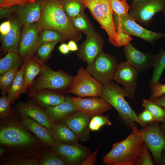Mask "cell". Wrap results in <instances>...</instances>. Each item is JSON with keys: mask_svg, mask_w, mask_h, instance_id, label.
I'll list each match as a JSON object with an SVG mask.
<instances>
[{"mask_svg": "<svg viewBox=\"0 0 165 165\" xmlns=\"http://www.w3.org/2000/svg\"><path fill=\"white\" fill-rule=\"evenodd\" d=\"M16 116L1 119L0 144L13 154L33 157L40 154L47 147L27 130Z\"/></svg>", "mask_w": 165, "mask_h": 165, "instance_id": "obj_1", "label": "cell"}, {"mask_svg": "<svg viewBox=\"0 0 165 165\" xmlns=\"http://www.w3.org/2000/svg\"><path fill=\"white\" fill-rule=\"evenodd\" d=\"M41 14L38 21L42 30L50 29L61 34L64 39L77 41L81 35L65 13L60 0L41 1Z\"/></svg>", "mask_w": 165, "mask_h": 165, "instance_id": "obj_2", "label": "cell"}, {"mask_svg": "<svg viewBox=\"0 0 165 165\" xmlns=\"http://www.w3.org/2000/svg\"><path fill=\"white\" fill-rule=\"evenodd\" d=\"M123 140L115 143L111 150L102 158L107 165H134L141 152L144 144V135L136 127Z\"/></svg>", "mask_w": 165, "mask_h": 165, "instance_id": "obj_3", "label": "cell"}, {"mask_svg": "<svg viewBox=\"0 0 165 165\" xmlns=\"http://www.w3.org/2000/svg\"><path fill=\"white\" fill-rule=\"evenodd\" d=\"M125 97H128V95L123 89L112 81L102 85L99 97L116 109L126 125L132 128L137 126V122L144 128L147 125L140 120L125 99Z\"/></svg>", "mask_w": 165, "mask_h": 165, "instance_id": "obj_4", "label": "cell"}, {"mask_svg": "<svg viewBox=\"0 0 165 165\" xmlns=\"http://www.w3.org/2000/svg\"><path fill=\"white\" fill-rule=\"evenodd\" d=\"M42 72L30 89L29 93H33L47 89L64 95L66 90L68 91L74 77L61 71H54L42 63Z\"/></svg>", "mask_w": 165, "mask_h": 165, "instance_id": "obj_5", "label": "cell"}, {"mask_svg": "<svg viewBox=\"0 0 165 165\" xmlns=\"http://www.w3.org/2000/svg\"><path fill=\"white\" fill-rule=\"evenodd\" d=\"M108 34L110 42L118 47L119 39L109 0H81Z\"/></svg>", "mask_w": 165, "mask_h": 165, "instance_id": "obj_6", "label": "cell"}, {"mask_svg": "<svg viewBox=\"0 0 165 165\" xmlns=\"http://www.w3.org/2000/svg\"><path fill=\"white\" fill-rule=\"evenodd\" d=\"M129 6L130 16L136 22L148 26L155 14L165 10V0H133Z\"/></svg>", "mask_w": 165, "mask_h": 165, "instance_id": "obj_7", "label": "cell"}, {"mask_svg": "<svg viewBox=\"0 0 165 165\" xmlns=\"http://www.w3.org/2000/svg\"><path fill=\"white\" fill-rule=\"evenodd\" d=\"M114 56L102 52L85 69L102 85L113 80L118 64Z\"/></svg>", "mask_w": 165, "mask_h": 165, "instance_id": "obj_8", "label": "cell"}, {"mask_svg": "<svg viewBox=\"0 0 165 165\" xmlns=\"http://www.w3.org/2000/svg\"><path fill=\"white\" fill-rule=\"evenodd\" d=\"M102 84L83 67L78 70L68 92L81 97H99Z\"/></svg>", "mask_w": 165, "mask_h": 165, "instance_id": "obj_9", "label": "cell"}, {"mask_svg": "<svg viewBox=\"0 0 165 165\" xmlns=\"http://www.w3.org/2000/svg\"><path fill=\"white\" fill-rule=\"evenodd\" d=\"M158 122L154 121L140 130L144 135V142L152 153L155 162L159 164L162 153L165 149V137Z\"/></svg>", "mask_w": 165, "mask_h": 165, "instance_id": "obj_10", "label": "cell"}, {"mask_svg": "<svg viewBox=\"0 0 165 165\" xmlns=\"http://www.w3.org/2000/svg\"><path fill=\"white\" fill-rule=\"evenodd\" d=\"M114 16V21L120 23L123 30L127 35L138 37L152 44L158 39L165 38V34L153 32L142 27L128 14L118 16L115 13Z\"/></svg>", "mask_w": 165, "mask_h": 165, "instance_id": "obj_11", "label": "cell"}, {"mask_svg": "<svg viewBox=\"0 0 165 165\" xmlns=\"http://www.w3.org/2000/svg\"><path fill=\"white\" fill-rule=\"evenodd\" d=\"M138 71L127 61L118 64L113 80L121 84L128 97L135 100Z\"/></svg>", "mask_w": 165, "mask_h": 165, "instance_id": "obj_12", "label": "cell"}, {"mask_svg": "<svg viewBox=\"0 0 165 165\" xmlns=\"http://www.w3.org/2000/svg\"><path fill=\"white\" fill-rule=\"evenodd\" d=\"M42 30L38 22L24 25L19 44L18 53L24 62L31 58L38 49L37 42Z\"/></svg>", "mask_w": 165, "mask_h": 165, "instance_id": "obj_13", "label": "cell"}, {"mask_svg": "<svg viewBox=\"0 0 165 165\" xmlns=\"http://www.w3.org/2000/svg\"><path fill=\"white\" fill-rule=\"evenodd\" d=\"M53 147L68 165H82L83 161L91 153L89 148L78 142L66 144L56 142Z\"/></svg>", "mask_w": 165, "mask_h": 165, "instance_id": "obj_14", "label": "cell"}, {"mask_svg": "<svg viewBox=\"0 0 165 165\" xmlns=\"http://www.w3.org/2000/svg\"><path fill=\"white\" fill-rule=\"evenodd\" d=\"M78 111L87 114L91 117L101 115L112 109V106L98 97H72Z\"/></svg>", "mask_w": 165, "mask_h": 165, "instance_id": "obj_15", "label": "cell"}, {"mask_svg": "<svg viewBox=\"0 0 165 165\" xmlns=\"http://www.w3.org/2000/svg\"><path fill=\"white\" fill-rule=\"evenodd\" d=\"M123 50L127 61L138 72H145L153 66L156 55L141 52L130 42L124 46Z\"/></svg>", "mask_w": 165, "mask_h": 165, "instance_id": "obj_16", "label": "cell"}, {"mask_svg": "<svg viewBox=\"0 0 165 165\" xmlns=\"http://www.w3.org/2000/svg\"><path fill=\"white\" fill-rule=\"evenodd\" d=\"M45 110L53 123H65L73 115L78 112L72 97L66 96L64 101L58 105L48 107Z\"/></svg>", "mask_w": 165, "mask_h": 165, "instance_id": "obj_17", "label": "cell"}, {"mask_svg": "<svg viewBox=\"0 0 165 165\" xmlns=\"http://www.w3.org/2000/svg\"><path fill=\"white\" fill-rule=\"evenodd\" d=\"M20 115L26 116L50 129L53 123L45 110L32 101L20 102L16 106Z\"/></svg>", "mask_w": 165, "mask_h": 165, "instance_id": "obj_18", "label": "cell"}, {"mask_svg": "<svg viewBox=\"0 0 165 165\" xmlns=\"http://www.w3.org/2000/svg\"><path fill=\"white\" fill-rule=\"evenodd\" d=\"M92 117L89 115L78 111L66 122L65 124L83 141L90 138L89 124Z\"/></svg>", "mask_w": 165, "mask_h": 165, "instance_id": "obj_19", "label": "cell"}, {"mask_svg": "<svg viewBox=\"0 0 165 165\" xmlns=\"http://www.w3.org/2000/svg\"><path fill=\"white\" fill-rule=\"evenodd\" d=\"M103 46L102 41L94 33L87 36L86 39L79 50V57L87 64H91L102 52Z\"/></svg>", "mask_w": 165, "mask_h": 165, "instance_id": "obj_20", "label": "cell"}, {"mask_svg": "<svg viewBox=\"0 0 165 165\" xmlns=\"http://www.w3.org/2000/svg\"><path fill=\"white\" fill-rule=\"evenodd\" d=\"M21 121L25 127L34 134L46 146L53 147L56 142L49 129L31 118L20 115Z\"/></svg>", "mask_w": 165, "mask_h": 165, "instance_id": "obj_21", "label": "cell"}, {"mask_svg": "<svg viewBox=\"0 0 165 165\" xmlns=\"http://www.w3.org/2000/svg\"><path fill=\"white\" fill-rule=\"evenodd\" d=\"M32 101L42 108L56 106L63 102L64 95L53 91L45 89L33 93H29Z\"/></svg>", "mask_w": 165, "mask_h": 165, "instance_id": "obj_22", "label": "cell"}, {"mask_svg": "<svg viewBox=\"0 0 165 165\" xmlns=\"http://www.w3.org/2000/svg\"><path fill=\"white\" fill-rule=\"evenodd\" d=\"M11 27L8 32L2 36L1 43L3 50L7 53L12 52L18 53L21 38L19 22L14 19L11 22Z\"/></svg>", "mask_w": 165, "mask_h": 165, "instance_id": "obj_23", "label": "cell"}, {"mask_svg": "<svg viewBox=\"0 0 165 165\" xmlns=\"http://www.w3.org/2000/svg\"><path fill=\"white\" fill-rule=\"evenodd\" d=\"M20 6L18 14L22 24L24 25L38 22L41 14V1L36 0Z\"/></svg>", "mask_w": 165, "mask_h": 165, "instance_id": "obj_24", "label": "cell"}, {"mask_svg": "<svg viewBox=\"0 0 165 165\" xmlns=\"http://www.w3.org/2000/svg\"><path fill=\"white\" fill-rule=\"evenodd\" d=\"M49 130L56 142L71 144L78 143L79 140L78 137L65 124L53 123Z\"/></svg>", "mask_w": 165, "mask_h": 165, "instance_id": "obj_25", "label": "cell"}, {"mask_svg": "<svg viewBox=\"0 0 165 165\" xmlns=\"http://www.w3.org/2000/svg\"><path fill=\"white\" fill-rule=\"evenodd\" d=\"M42 63L38 60L30 58L23 65L24 82L26 89L31 87L35 78L42 72Z\"/></svg>", "mask_w": 165, "mask_h": 165, "instance_id": "obj_26", "label": "cell"}, {"mask_svg": "<svg viewBox=\"0 0 165 165\" xmlns=\"http://www.w3.org/2000/svg\"><path fill=\"white\" fill-rule=\"evenodd\" d=\"M41 153L33 157L19 154H7L1 159L0 165H38V160Z\"/></svg>", "mask_w": 165, "mask_h": 165, "instance_id": "obj_27", "label": "cell"}, {"mask_svg": "<svg viewBox=\"0 0 165 165\" xmlns=\"http://www.w3.org/2000/svg\"><path fill=\"white\" fill-rule=\"evenodd\" d=\"M38 165H68L53 147L47 146L42 152Z\"/></svg>", "mask_w": 165, "mask_h": 165, "instance_id": "obj_28", "label": "cell"}, {"mask_svg": "<svg viewBox=\"0 0 165 165\" xmlns=\"http://www.w3.org/2000/svg\"><path fill=\"white\" fill-rule=\"evenodd\" d=\"M23 69V65L8 92L7 97L11 104L14 103L19 98L20 94L26 92L27 89L24 84Z\"/></svg>", "mask_w": 165, "mask_h": 165, "instance_id": "obj_29", "label": "cell"}, {"mask_svg": "<svg viewBox=\"0 0 165 165\" xmlns=\"http://www.w3.org/2000/svg\"><path fill=\"white\" fill-rule=\"evenodd\" d=\"M21 57L18 53L10 52L0 60V75L13 68H19L22 65Z\"/></svg>", "mask_w": 165, "mask_h": 165, "instance_id": "obj_30", "label": "cell"}, {"mask_svg": "<svg viewBox=\"0 0 165 165\" xmlns=\"http://www.w3.org/2000/svg\"><path fill=\"white\" fill-rule=\"evenodd\" d=\"M64 9L71 20L82 14L86 6L81 0H61Z\"/></svg>", "mask_w": 165, "mask_h": 165, "instance_id": "obj_31", "label": "cell"}, {"mask_svg": "<svg viewBox=\"0 0 165 165\" xmlns=\"http://www.w3.org/2000/svg\"><path fill=\"white\" fill-rule=\"evenodd\" d=\"M153 72L150 85L159 82L165 68V50H160L156 55L153 65Z\"/></svg>", "mask_w": 165, "mask_h": 165, "instance_id": "obj_32", "label": "cell"}, {"mask_svg": "<svg viewBox=\"0 0 165 165\" xmlns=\"http://www.w3.org/2000/svg\"><path fill=\"white\" fill-rule=\"evenodd\" d=\"M19 70V68H13L0 76V88L2 95H7Z\"/></svg>", "mask_w": 165, "mask_h": 165, "instance_id": "obj_33", "label": "cell"}, {"mask_svg": "<svg viewBox=\"0 0 165 165\" xmlns=\"http://www.w3.org/2000/svg\"><path fill=\"white\" fill-rule=\"evenodd\" d=\"M142 104L151 113L156 121L161 122L165 119V109L161 106L145 98L143 99Z\"/></svg>", "mask_w": 165, "mask_h": 165, "instance_id": "obj_34", "label": "cell"}, {"mask_svg": "<svg viewBox=\"0 0 165 165\" xmlns=\"http://www.w3.org/2000/svg\"><path fill=\"white\" fill-rule=\"evenodd\" d=\"M62 35L58 32L50 29H43L39 35L38 42V48L42 44L48 42H61L63 39Z\"/></svg>", "mask_w": 165, "mask_h": 165, "instance_id": "obj_35", "label": "cell"}, {"mask_svg": "<svg viewBox=\"0 0 165 165\" xmlns=\"http://www.w3.org/2000/svg\"><path fill=\"white\" fill-rule=\"evenodd\" d=\"M112 123L108 115H97L92 116L90 119L89 127L90 131H97L105 126H111Z\"/></svg>", "mask_w": 165, "mask_h": 165, "instance_id": "obj_36", "label": "cell"}, {"mask_svg": "<svg viewBox=\"0 0 165 165\" xmlns=\"http://www.w3.org/2000/svg\"><path fill=\"white\" fill-rule=\"evenodd\" d=\"M11 103L7 95H2L0 98V118H12L15 116L14 110L10 107Z\"/></svg>", "mask_w": 165, "mask_h": 165, "instance_id": "obj_37", "label": "cell"}, {"mask_svg": "<svg viewBox=\"0 0 165 165\" xmlns=\"http://www.w3.org/2000/svg\"><path fill=\"white\" fill-rule=\"evenodd\" d=\"M74 27L79 31H82L86 34L87 36L94 33L82 14L71 20Z\"/></svg>", "mask_w": 165, "mask_h": 165, "instance_id": "obj_38", "label": "cell"}, {"mask_svg": "<svg viewBox=\"0 0 165 165\" xmlns=\"http://www.w3.org/2000/svg\"><path fill=\"white\" fill-rule=\"evenodd\" d=\"M58 42L57 41L52 42L41 45L37 50L38 54L40 59L38 60L42 63L46 61Z\"/></svg>", "mask_w": 165, "mask_h": 165, "instance_id": "obj_39", "label": "cell"}, {"mask_svg": "<svg viewBox=\"0 0 165 165\" xmlns=\"http://www.w3.org/2000/svg\"><path fill=\"white\" fill-rule=\"evenodd\" d=\"M111 8L118 16L128 14L130 6L127 0H109Z\"/></svg>", "mask_w": 165, "mask_h": 165, "instance_id": "obj_40", "label": "cell"}, {"mask_svg": "<svg viewBox=\"0 0 165 165\" xmlns=\"http://www.w3.org/2000/svg\"><path fill=\"white\" fill-rule=\"evenodd\" d=\"M135 165H153L149 149L144 142L142 151L135 163Z\"/></svg>", "mask_w": 165, "mask_h": 165, "instance_id": "obj_41", "label": "cell"}, {"mask_svg": "<svg viewBox=\"0 0 165 165\" xmlns=\"http://www.w3.org/2000/svg\"><path fill=\"white\" fill-rule=\"evenodd\" d=\"M149 86L151 92L150 100L156 99L165 94V84H161L159 81Z\"/></svg>", "mask_w": 165, "mask_h": 165, "instance_id": "obj_42", "label": "cell"}, {"mask_svg": "<svg viewBox=\"0 0 165 165\" xmlns=\"http://www.w3.org/2000/svg\"><path fill=\"white\" fill-rule=\"evenodd\" d=\"M138 116L141 122L147 125L156 121L151 113L145 108L138 115Z\"/></svg>", "mask_w": 165, "mask_h": 165, "instance_id": "obj_43", "label": "cell"}, {"mask_svg": "<svg viewBox=\"0 0 165 165\" xmlns=\"http://www.w3.org/2000/svg\"><path fill=\"white\" fill-rule=\"evenodd\" d=\"M29 0H4L0 4V7L10 8L15 5H23L29 2Z\"/></svg>", "mask_w": 165, "mask_h": 165, "instance_id": "obj_44", "label": "cell"}, {"mask_svg": "<svg viewBox=\"0 0 165 165\" xmlns=\"http://www.w3.org/2000/svg\"><path fill=\"white\" fill-rule=\"evenodd\" d=\"M100 146V145L92 154H90L87 157L82 163V165H93L96 163V156Z\"/></svg>", "mask_w": 165, "mask_h": 165, "instance_id": "obj_45", "label": "cell"}, {"mask_svg": "<svg viewBox=\"0 0 165 165\" xmlns=\"http://www.w3.org/2000/svg\"><path fill=\"white\" fill-rule=\"evenodd\" d=\"M11 27V22L9 21L2 23L0 26V32L2 36L6 35L10 29Z\"/></svg>", "mask_w": 165, "mask_h": 165, "instance_id": "obj_46", "label": "cell"}, {"mask_svg": "<svg viewBox=\"0 0 165 165\" xmlns=\"http://www.w3.org/2000/svg\"><path fill=\"white\" fill-rule=\"evenodd\" d=\"M150 100L161 106L165 109V94L158 98Z\"/></svg>", "mask_w": 165, "mask_h": 165, "instance_id": "obj_47", "label": "cell"}, {"mask_svg": "<svg viewBox=\"0 0 165 165\" xmlns=\"http://www.w3.org/2000/svg\"><path fill=\"white\" fill-rule=\"evenodd\" d=\"M60 52L64 54L68 53L70 51L68 45L65 43L61 44L59 47Z\"/></svg>", "mask_w": 165, "mask_h": 165, "instance_id": "obj_48", "label": "cell"}, {"mask_svg": "<svg viewBox=\"0 0 165 165\" xmlns=\"http://www.w3.org/2000/svg\"><path fill=\"white\" fill-rule=\"evenodd\" d=\"M68 45L70 51H74L78 50V46L74 41H70L68 42Z\"/></svg>", "mask_w": 165, "mask_h": 165, "instance_id": "obj_49", "label": "cell"}, {"mask_svg": "<svg viewBox=\"0 0 165 165\" xmlns=\"http://www.w3.org/2000/svg\"><path fill=\"white\" fill-rule=\"evenodd\" d=\"M9 8L6 7H0L1 18L6 16L9 13L10 11Z\"/></svg>", "mask_w": 165, "mask_h": 165, "instance_id": "obj_50", "label": "cell"}, {"mask_svg": "<svg viewBox=\"0 0 165 165\" xmlns=\"http://www.w3.org/2000/svg\"><path fill=\"white\" fill-rule=\"evenodd\" d=\"M161 122L160 128L162 133L165 137V118Z\"/></svg>", "mask_w": 165, "mask_h": 165, "instance_id": "obj_51", "label": "cell"}, {"mask_svg": "<svg viewBox=\"0 0 165 165\" xmlns=\"http://www.w3.org/2000/svg\"><path fill=\"white\" fill-rule=\"evenodd\" d=\"M160 163L162 164L165 165V153L164 156L162 157H161Z\"/></svg>", "mask_w": 165, "mask_h": 165, "instance_id": "obj_52", "label": "cell"}, {"mask_svg": "<svg viewBox=\"0 0 165 165\" xmlns=\"http://www.w3.org/2000/svg\"><path fill=\"white\" fill-rule=\"evenodd\" d=\"M36 0H29V2H32L35 1Z\"/></svg>", "mask_w": 165, "mask_h": 165, "instance_id": "obj_53", "label": "cell"}, {"mask_svg": "<svg viewBox=\"0 0 165 165\" xmlns=\"http://www.w3.org/2000/svg\"><path fill=\"white\" fill-rule=\"evenodd\" d=\"M163 14L164 18V19L165 20V10L163 11Z\"/></svg>", "mask_w": 165, "mask_h": 165, "instance_id": "obj_54", "label": "cell"}, {"mask_svg": "<svg viewBox=\"0 0 165 165\" xmlns=\"http://www.w3.org/2000/svg\"><path fill=\"white\" fill-rule=\"evenodd\" d=\"M4 0H0V3H1Z\"/></svg>", "mask_w": 165, "mask_h": 165, "instance_id": "obj_55", "label": "cell"}, {"mask_svg": "<svg viewBox=\"0 0 165 165\" xmlns=\"http://www.w3.org/2000/svg\"></svg>", "mask_w": 165, "mask_h": 165, "instance_id": "obj_56", "label": "cell"}]
</instances>
